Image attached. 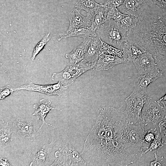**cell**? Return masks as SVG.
<instances>
[{"mask_svg": "<svg viewBox=\"0 0 166 166\" xmlns=\"http://www.w3.org/2000/svg\"><path fill=\"white\" fill-rule=\"evenodd\" d=\"M50 33L46 34L39 42L35 47L33 52L31 59L33 61L36 56L43 49L45 45L50 39L49 37Z\"/></svg>", "mask_w": 166, "mask_h": 166, "instance_id": "cell-29", "label": "cell"}, {"mask_svg": "<svg viewBox=\"0 0 166 166\" xmlns=\"http://www.w3.org/2000/svg\"><path fill=\"white\" fill-rule=\"evenodd\" d=\"M15 91L21 90L37 92L48 95H57L66 97L68 96V87L63 86L60 81L54 84L41 85L32 82L14 87Z\"/></svg>", "mask_w": 166, "mask_h": 166, "instance_id": "cell-8", "label": "cell"}, {"mask_svg": "<svg viewBox=\"0 0 166 166\" xmlns=\"http://www.w3.org/2000/svg\"><path fill=\"white\" fill-rule=\"evenodd\" d=\"M164 145L162 142L160 133L159 131L156 130L154 139L150 144L149 147L143 152V155L148 152L159 150Z\"/></svg>", "mask_w": 166, "mask_h": 166, "instance_id": "cell-28", "label": "cell"}, {"mask_svg": "<svg viewBox=\"0 0 166 166\" xmlns=\"http://www.w3.org/2000/svg\"><path fill=\"white\" fill-rule=\"evenodd\" d=\"M101 53L123 58V50L104 42L100 39Z\"/></svg>", "mask_w": 166, "mask_h": 166, "instance_id": "cell-26", "label": "cell"}, {"mask_svg": "<svg viewBox=\"0 0 166 166\" xmlns=\"http://www.w3.org/2000/svg\"><path fill=\"white\" fill-rule=\"evenodd\" d=\"M148 97L146 93L133 91L125 99L126 107L123 113L127 122L141 124V112Z\"/></svg>", "mask_w": 166, "mask_h": 166, "instance_id": "cell-6", "label": "cell"}, {"mask_svg": "<svg viewBox=\"0 0 166 166\" xmlns=\"http://www.w3.org/2000/svg\"><path fill=\"white\" fill-rule=\"evenodd\" d=\"M15 91L14 87L7 85L2 87L0 90V100L5 99Z\"/></svg>", "mask_w": 166, "mask_h": 166, "instance_id": "cell-32", "label": "cell"}, {"mask_svg": "<svg viewBox=\"0 0 166 166\" xmlns=\"http://www.w3.org/2000/svg\"><path fill=\"white\" fill-rule=\"evenodd\" d=\"M97 32L101 40L121 50L124 44L128 40V32L119 22L113 19L106 21L101 26Z\"/></svg>", "mask_w": 166, "mask_h": 166, "instance_id": "cell-3", "label": "cell"}, {"mask_svg": "<svg viewBox=\"0 0 166 166\" xmlns=\"http://www.w3.org/2000/svg\"><path fill=\"white\" fill-rule=\"evenodd\" d=\"M151 0H124L123 4L117 7L122 14L139 18Z\"/></svg>", "mask_w": 166, "mask_h": 166, "instance_id": "cell-13", "label": "cell"}, {"mask_svg": "<svg viewBox=\"0 0 166 166\" xmlns=\"http://www.w3.org/2000/svg\"><path fill=\"white\" fill-rule=\"evenodd\" d=\"M11 127L9 125V122L7 124L0 130V147L2 148H5L8 147L10 145V142L12 141L11 139V134L12 132Z\"/></svg>", "mask_w": 166, "mask_h": 166, "instance_id": "cell-25", "label": "cell"}, {"mask_svg": "<svg viewBox=\"0 0 166 166\" xmlns=\"http://www.w3.org/2000/svg\"><path fill=\"white\" fill-rule=\"evenodd\" d=\"M105 6L106 10L107 20L113 19L117 22H120L124 16V14L121 13L117 7Z\"/></svg>", "mask_w": 166, "mask_h": 166, "instance_id": "cell-27", "label": "cell"}, {"mask_svg": "<svg viewBox=\"0 0 166 166\" xmlns=\"http://www.w3.org/2000/svg\"><path fill=\"white\" fill-rule=\"evenodd\" d=\"M0 166H11L7 160L3 157L0 156Z\"/></svg>", "mask_w": 166, "mask_h": 166, "instance_id": "cell-36", "label": "cell"}, {"mask_svg": "<svg viewBox=\"0 0 166 166\" xmlns=\"http://www.w3.org/2000/svg\"><path fill=\"white\" fill-rule=\"evenodd\" d=\"M106 16L105 6L102 4L96 12L93 19L91 26L97 29L98 31L101 26L107 21Z\"/></svg>", "mask_w": 166, "mask_h": 166, "instance_id": "cell-23", "label": "cell"}, {"mask_svg": "<svg viewBox=\"0 0 166 166\" xmlns=\"http://www.w3.org/2000/svg\"><path fill=\"white\" fill-rule=\"evenodd\" d=\"M140 124L128 123L126 121L121 130V136L124 142L128 146L144 152L148 147L144 146V137L146 131Z\"/></svg>", "mask_w": 166, "mask_h": 166, "instance_id": "cell-4", "label": "cell"}, {"mask_svg": "<svg viewBox=\"0 0 166 166\" xmlns=\"http://www.w3.org/2000/svg\"><path fill=\"white\" fill-rule=\"evenodd\" d=\"M102 4H98L94 0H78L75 5L76 9L83 10L87 13V15L93 18L98 9Z\"/></svg>", "mask_w": 166, "mask_h": 166, "instance_id": "cell-20", "label": "cell"}, {"mask_svg": "<svg viewBox=\"0 0 166 166\" xmlns=\"http://www.w3.org/2000/svg\"><path fill=\"white\" fill-rule=\"evenodd\" d=\"M13 127L18 136L28 141L34 140L38 136L40 135L37 131L32 122L26 123L20 120H16L13 123Z\"/></svg>", "mask_w": 166, "mask_h": 166, "instance_id": "cell-11", "label": "cell"}, {"mask_svg": "<svg viewBox=\"0 0 166 166\" xmlns=\"http://www.w3.org/2000/svg\"><path fill=\"white\" fill-rule=\"evenodd\" d=\"M85 48V43L83 42L74 48L70 53L66 54L65 57L69 60L71 64H76L84 59Z\"/></svg>", "mask_w": 166, "mask_h": 166, "instance_id": "cell-21", "label": "cell"}, {"mask_svg": "<svg viewBox=\"0 0 166 166\" xmlns=\"http://www.w3.org/2000/svg\"><path fill=\"white\" fill-rule=\"evenodd\" d=\"M154 155L155 160L147 163L145 164V165L150 166H166V164L163 156L159 157L158 156L156 151L154 152Z\"/></svg>", "mask_w": 166, "mask_h": 166, "instance_id": "cell-33", "label": "cell"}, {"mask_svg": "<svg viewBox=\"0 0 166 166\" xmlns=\"http://www.w3.org/2000/svg\"><path fill=\"white\" fill-rule=\"evenodd\" d=\"M164 118H166V115L165 116V117Z\"/></svg>", "mask_w": 166, "mask_h": 166, "instance_id": "cell-39", "label": "cell"}, {"mask_svg": "<svg viewBox=\"0 0 166 166\" xmlns=\"http://www.w3.org/2000/svg\"><path fill=\"white\" fill-rule=\"evenodd\" d=\"M121 63H125L123 58L101 53L93 69L96 71L108 70Z\"/></svg>", "mask_w": 166, "mask_h": 166, "instance_id": "cell-16", "label": "cell"}, {"mask_svg": "<svg viewBox=\"0 0 166 166\" xmlns=\"http://www.w3.org/2000/svg\"><path fill=\"white\" fill-rule=\"evenodd\" d=\"M160 102H161L163 105V107L165 111L166 112V101H160ZM159 102V103H160Z\"/></svg>", "mask_w": 166, "mask_h": 166, "instance_id": "cell-38", "label": "cell"}, {"mask_svg": "<svg viewBox=\"0 0 166 166\" xmlns=\"http://www.w3.org/2000/svg\"><path fill=\"white\" fill-rule=\"evenodd\" d=\"M51 101L49 100H46L42 99L40 100L39 103L33 105V107L35 109V111L32 115L35 116L37 120H40L42 121V124L38 130V132L44 125H49L54 128L56 127V126L48 124L45 120L47 115L50 111L51 109L60 110L57 108L51 107Z\"/></svg>", "mask_w": 166, "mask_h": 166, "instance_id": "cell-17", "label": "cell"}, {"mask_svg": "<svg viewBox=\"0 0 166 166\" xmlns=\"http://www.w3.org/2000/svg\"><path fill=\"white\" fill-rule=\"evenodd\" d=\"M166 115L163 106L148 96L143 108L141 124L144 127L150 123L155 126Z\"/></svg>", "mask_w": 166, "mask_h": 166, "instance_id": "cell-7", "label": "cell"}, {"mask_svg": "<svg viewBox=\"0 0 166 166\" xmlns=\"http://www.w3.org/2000/svg\"><path fill=\"white\" fill-rule=\"evenodd\" d=\"M166 101V93L162 97L159 101H157L159 103L160 101Z\"/></svg>", "mask_w": 166, "mask_h": 166, "instance_id": "cell-37", "label": "cell"}, {"mask_svg": "<svg viewBox=\"0 0 166 166\" xmlns=\"http://www.w3.org/2000/svg\"><path fill=\"white\" fill-rule=\"evenodd\" d=\"M80 11L76 9L72 11L69 16V28L63 33L64 34L69 33L75 29L91 26L92 18L87 15L84 16Z\"/></svg>", "mask_w": 166, "mask_h": 166, "instance_id": "cell-15", "label": "cell"}, {"mask_svg": "<svg viewBox=\"0 0 166 166\" xmlns=\"http://www.w3.org/2000/svg\"><path fill=\"white\" fill-rule=\"evenodd\" d=\"M51 79L54 81H60L63 86L68 87L71 86L75 81L65 68L60 72L53 73Z\"/></svg>", "mask_w": 166, "mask_h": 166, "instance_id": "cell-22", "label": "cell"}, {"mask_svg": "<svg viewBox=\"0 0 166 166\" xmlns=\"http://www.w3.org/2000/svg\"><path fill=\"white\" fill-rule=\"evenodd\" d=\"M59 147V151L54 153L57 159L50 166H88L81 154L68 140H64Z\"/></svg>", "mask_w": 166, "mask_h": 166, "instance_id": "cell-5", "label": "cell"}, {"mask_svg": "<svg viewBox=\"0 0 166 166\" xmlns=\"http://www.w3.org/2000/svg\"><path fill=\"white\" fill-rule=\"evenodd\" d=\"M138 18L128 40L151 53L160 69L166 73V7L151 1Z\"/></svg>", "mask_w": 166, "mask_h": 166, "instance_id": "cell-2", "label": "cell"}, {"mask_svg": "<svg viewBox=\"0 0 166 166\" xmlns=\"http://www.w3.org/2000/svg\"><path fill=\"white\" fill-rule=\"evenodd\" d=\"M84 40L85 43V48L83 60L94 65L101 53L100 38L99 37H90Z\"/></svg>", "mask_w": 166, "mask_h": 166, "instance_id": "cell-9", "label": "cell"}, {"mask_svg": "<svg viewBox=\"0 0 166 166\" xmlns=\"http://www.w3.org/2000/svg\"><path fill=\"white\" fill-rule=\"evenodd\" d=\"M72 37H77L84 39L90 37H99L97 30L91 26L88 27H83L75 29L71 32L66 34L63 33L61 34L58 38L59 41L62 39Z\"/></svg>", "mask_w": 166, "mask_h": 166, "instance_id": "cell-19", "label": "cell"}, {"mask_svg": "<svg viewBox=\"0 0 166 166\" xmlns=\"http://www.w3.org/2000/svg\"><path fill=\"white\" fill-rule=\"evenodd\" d=\"M124 1V0H107L104 4L117 7L121 5Z\"/></svg>", "mask_w": 166, "mask_h": 166, "instance_id": "cell-34", "label": "cell"}, {"mask_svg": "<svg viewBox=\"0 0 166 166\" xmlns=\"http://www.w3.org/2000/svg\"><path fill=\"white\" fill-rule=\"evenodd\" d=\"M159 132L161 136V141L164 145H166V118H164L158 124Z\"/></svg>", "mask_w": 166, "mask_h": 166, "instance_id": "cell-30", "label": "cell"}, {"mask_svg": "<svg viewBox=\"0 0 166 166\" xmlns=\"http://www.w3.org/2000/svg\"><path fill=\"white\" fill-rule=\"evenodd\" d=\"M122 50L123 51V58L125 63L132 62L141 54L146 51L136 43L129 40L124 44Z\"/></svg>", "mask_w": 166, "mask_h": 166, "instance_id": "cell-18", "label": "cell"}, {"mask_svg": "<svg viewBox=\"0 0 166 166\" xmlns=\"http://www.w3.org/2000/svg\"><path fill=\"white\" fill-rule=\"evenodd\" d=\"M152 3L160 7H166V0H151Z\"/></svg>", "mask_w": 166, "mask_h": 166, "instance_id": "cell-35", "label": "cell"}, {"mask_svg": "<svg viewBox=\"0 0 166 166\" xmlns=\"http://www.w3.org/2000/svg\"><path fill=\"white\" fill-rule=\"evenodd\" d=\"M163 74V72L158 68L150 72L139 75L135 83L133 91L140 93H146L148 86Z\"/></svg>", "mask_w": 166, "mask_h": 166, "instance_id": "cell-14", "label": "cell"}, {"mask_svg": "<svg viewBox=\"0 0 166 166\" xmlns=\"http://www.w3.org/2000/svg\"><path fill=\"white\" fill-rule=\"evenodd\" d=\"M139 18L136 16L124 14L120 22L122 27L125 30L128 34L136 27Z\"/></svg>", "mask_w": 166, "mask_h": 166, "instance_id": "cell-24", "label": "cell"}, {"mask_svg": "<svg viewBox=\"0 0 166 166\" xmlns=\"http://www.w3.org/2000/svg\"><path fill=\"white\" fill-rule=\"evenodd\" d=\"M156 130V128H154L146 131L144 137V143L150 144L155 138Z\"/></svg>", "mask_w": 166, "mask_h": 166, "instance_id": "cell-31", "label": "cell"}, {"mask_svg": "<svg viewBox=\"0 0 166 166\" xmlns=\"http://www.w3.org/2000/svg\"><path fill=\"white\" fill-rule=\"evenodd\" d=\"M95 123L86 137L81 156L88 166H128L143 153L127 146L121 136L125 119L121 107H100Z\"/></svg>", "mask_w": 166, "mask_h": 166, "instance_id": "cell-1", "label": "cell"}, {"mask_svg": "<svg viewBox=\"0 0 166 166\" xmlns=\"http://www.w3.org/2000/svg\"><path fill=\"white\" fill-rule=\"evenodd\" d=\"M139 75L150 72L159 68L152 54L146 51L132 62Z\"/></svg>", "mask_w": 166, "mask_h": 166, "instance_id": "cell-10", "label": "cell"}, {"mask_svg": "<svg viewBox=\"0 0 166 166\" xmlns=\"http://www.w3.org/2000/svg\"><path fill=\"white\" fill-rule=\"evenodd\" d=\"M56 141L53 139L49 144L34 149L31 153L32 160L30 166L46 165L53 147L58 146L55 144Z\"/></svg>", "mask_w": 166, "mask_h": 166, "instance_id": "cell-12", "label": "cell"}]
</instances>
